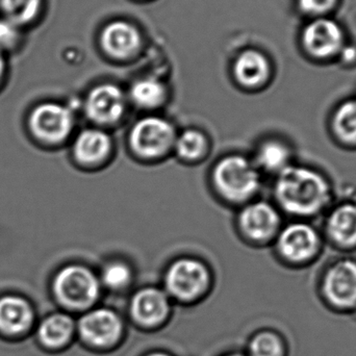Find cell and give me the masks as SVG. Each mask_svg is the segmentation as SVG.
I'll list each match as a JSON object with an SVG mask.
<instances>
[{
	"label": "cell",
	"instance_id": "9c48e42d",
	"mask_svg": "<svg viewBox=\"0 0 356 356\" xmlns=\"http://www.w3.org/2000/svg\"><path fill=\"white\" fill-rule=\"evenodd\" d=\"M305 51L317 60H330L340 56L345 46L344 33L338 23L330 19L317 18L312 21L302 33Z\"/></svg>",
	"mask_w": 356,
	"mask_h": 356
},
{
	"label": "cell",
	"instance_id": "5bb4252c",
	"mask_svg": "<svg viewBox=\"0 0 356 356\" xmlns=\"http://www.w3.org/2000/svg\"><path fill=\"white\" fill-rule=\"evenodd\" d=\"M102 44L110 56L116 58H129L139 50L141 35L129 23L115 21L102 31Z\"/></svg>",
	"mask_w": 356,
	"mask_h": 356
},
{
	"label": "cell",
	"instance_id": "4fadbf2b",
	"mask_svg": "<svg viewBox=\"0 0 356 356\" xmlns=\"http://www.w3.org/2000/svg\"><path fill=\"white\" fill-rule=\"evenodd\" d=\"M240 225L243 232L250 238L267 240L280 228V213L270 203H251L241 213Z\"/></svg>",
	"mask_w": 356,
	"mask_h": 356
},
{
	"label": "cell",
	"instance_id": "8992f818",
	"mask_svg": "<svg viewBox=\"0 0 356 356\" xmlns=\"http://www.w3.org/2000/svg\"><path fill=\"white\" fill-rule=\"evenodd\" d=\"M74 118L70 108L56 102L35 106L29 116V129L33 138L44 144L56 145L72 131Z\"/></svg>",
	"mask_w": 356,
	"mask_h": 356
},
{
	"label": "cell",
	"instance_id": "ba28073f",
	"mask_svg": "<svg viewBox=\"0 0 356 356\" xmlns=\"http://www.w3.org/2000/svg\"><path fill=\"white\" fill-rule=\"evenodd\" d=\"M171 123L159 117H147L136 123L131 134L134 150L140 156L154 158L162 156L175 142Z\"/></svg>",
	"mask_w": 356,
	"mask_h": 356
},
{
	"label": "cell",
	"instance_id": "d4e9b609",
	"mask_svg": "<svg viewBox=\"0 0 356 356\" xmlns=\"http://www.w3.org/2000/svg\"><path fill=\"white\" fill-rule=\"evenodd\" d=\"M177 154L184 160L198 159L207 148V139L200 131L188 129L175 139Z\"/></svg>",
	"mask_w": 356,
	"mask_h": 356
},
{
	"label": "cell",
	"instance_id": "7a4b0ae2",
	"mask_svg": "<svg viewBox=\"0 0 356 356\" xmlns=\"http://www.w3.org/2000/svg\"><path fill=\"white\" fill-rule=\"evenodd\" d=\"M56 300L71 311H89L102 291L99 278L87 267L69 265L56 273L52 282Z\"/></svg>",
	"mask_w": 356,
	"mask_h": 356
},
{
	"label": "cell",
	"instance_id": "8fae6325",
	"mask_svg": "<svg viewBox=\"0 0 356 356\" xmlns=\"http://www.w3.org/2000/svg\"><path fill=\"white\" fill-rule=\"evenodd\" d=\"M277 246L289 261L307 263L319 252L321 241L315 228L309 224L293 223L280 232Z\"/></svg>",
	"mask_w": 356,
	"mask_h": 356
},
{
	"label": "cell",
	"instance_id": "4dcf8cb0",
	"mask_svg": "<svg viewBox=\"0 0 356 356\" xmlns=\"http://www.w3.org/2000/svg\"><path fill=\"white\" fill-rule=\"evenodd\" d=\"M223 356H245L244 355H241V353H229V355H226Z\"/></svg>",
	"mask_w": 356,
	"mask_h": 356
},
{
	"label": "cell",
	"instance_id": "603a6c76",
	"mask_svg": "<svg viewBox=\"0 0 356 356\" xmlns=\"http://www.w3.org/2000/svg\"><path fill=\"white\" fill-rule=\"evenodd\" d=\"M286 355V347L284 339L272 330L257 332L249 342L248 356Z\"/></svg>",
	"mask_w": 356,
	"mask_h": 356
},
{
	"label": "cell",
	"instance_id": "277c9868",
	"mask_svg": "<svg viewBox=\"0 0 356 356\" xmlns=\"http://www.w3.org/2000/svg\"><path fill=\"white\" fill-rule=\"evenodd\" d=\"M76 332L86 346L106 350L122 339L124 325L116 312L97 307L86 312L76 323Z\"/></svg>",
	"mask_w": 356,
	"mask_h": 356
},
{
	"label": "cell",
	"instance_id": "cb8c5ba5",
	"mask_svg": "<svg viewBox=\"0 0 356 356\" xmlns=\"http://www.w3.org/2000/svg\"><path fill=\"white\" fill-rule=\"evenodd\" d=\"M2 12L6 20L18 25L31 22L41 8V0H1Z\"/></svg>",
	"mask_w": 356,
	"mask_h": 356
},
{
	"label": "cell",
	"instance_id": "d6986e66",
	"mask_svg": "<svg viewBox=\"0 0 356 356\" xmlns=\"http://www.w3.org/2000/svg\"><path fill=\"white\" fill-rule=\"evenodd\" d=\"M234 75L236 81L245 87H259L269 77V62L261 52L247 50L236 58Z\"/></svg>",
	"mask_w": 356,
	"mask_h": 356
},
{
	"label": "cell",
	"instance_id": "44dd1931",
	"mask_svg": "<svg viewBox=\"0 0 356 356\" xmlns=\"http://www.w3.org/2000/svg\"><path fill=\"white\" fill-rule=\"evenodd\" d=\"M332 129L339 140L347 145H356V99L347 100L337 108Z\"/></svg>",
	"mask_w": 356,
	"mask_h": 356
},
{
	"label": "cell",
	"instance_id": "e0dca14e",
	"mask_svg": "<svg viewBox=\"0 0 356 356\" xmlns=\"http://www.w3.org/2000/svg\"><path fill=\"white\" fill-rule=\"evenodd\" d=\"M328 234L338 246H356V204L345 203L334 209L327 220Z\"/></svg>",
	"mask_w": 356,
	"mask_h": 356
},
{
	"label": "cell",
	"instance_id": "52a82bcc",
	"mask_svg": "<svg viewBox=\"0 0 356 356\" xmlns=\"http://www.w3.org/2000/svg\"><path fill=\"white\" fill-rule=\"evenodd\" d=\"M322 293L338 311L356 309V261L342 259L334 264L324 275Z\"/></svg>",
	"mask_w": 356,
	"mask_h": 356
},
{
	"label": "cell",
	"instance_id": "9a60e30c",
	"mask_svg": "<svg viewBox=\"0 0 356 356\" xmlns=\"http://www.w3.org/2000/svg\"><path fill=\"white\" fill-rule=\"evenodd\" d=\"M33 312L24 298L8 295L0 298V330L8 334H18L31 326Z\"/></svg>",
	"mask_w": 356,
	"mask_h": 356
},
{
	"label": "cell",
	"instance_id": "83f0119b",
	"mask_svg": "<svg viewBox=\"0 0 356 356\" xmlns=\"http://www.w3.org/2000/svg\"><path fill=\"white\" fill-rule=\"evenodd\" d=\"M18 26L6 19L0 20V49L10 48L18 41Z\"/></svg>",
	"mask_w": 356,
	"mask_h": 356
},
{
	"label": "cell",
	"instance_id": "2e32d148",
	"mask_svg": "<svg viewBox=\"0 0 356 356\" xmlns=\"http://www.w3.org/2000/svg\"><path fill=\"white\" fill-rule=\"evenodd\" d=\"M112 142L108 134L99 129H86L77 136L73 145V154L79 162L95 164L102 162L110 154Z\"/></svg>",
	"mask_w": 356,
	"mask_h": 356
},
{
	"label": "cell",
	"instance_id": "6da1fadb",
	"mask_svg": "<svg viewBox=\"0 0 356 356\" xmlns=\"http://www.w3.org/2000/svg\"><path fill=\"white\" fill-rule=\"evenodd\" d=\"M275 195L289 213L312 216L321 211L330 201V186L326 178L313 169L286 167L278 173Z\"/></svg>",
	"mask_w": 356,
	"mask_h": 356
},
{
	"label": "cell",
	"instance_id": "f1b7e54d",
	"mask_svg": "<svg viewBox=\"0 0 356 356\" xmlns=\"http://www.w3.org/2000/svg\"><path fill=\"white\" fill-rule=\"evenodd\" d=\"M4 72V60L2 56L1 51H0V79H1L2 75Z\"/></svg>",
	"mask_w": 356,
	"mask_h": 356
},
{
	"label": "cell",
	"instance_id": "ac0fdd59",
	"mask_svg": "<svg viewBox=\"0 0 356 356\" xmlns=\"http://www.w3.org/2000/svg\"><path fill=\"white\" fill-rule=\"evenodd\" d=\"M75 332L76 324L70 316L54 314L42 322L38 330V337L44 347L58 349L68 345Z\"/></svg>",
	"mask_w": 356,
	"mask_h": 356
},
{
	"label": "cell",
	"instance_id": "ffe728a7",
	"mask_svg": "<svg viewBox=\"0 0 356 356\" xmlns=\"http://www.w3.org/2000/svg\"><path fill=\"white\" fill-rule=\"evenodd\" d=\"M257 161L264 170L280 173L290 166L291 152L282 142L270 140L257 150Z\"/></svg>",
	"mask_w": 356,
	"mask_h": 356
},
{
	"label": "cell",
	"instance_id": "f546056e",
	"mask_svg": "<svg viewBox=\"0 0 356 356\" xmlns=\"http://www.w3.org/2000/svg\"><path fill=\"white\" fill-rule=\"evenodd\" d=\"M145 356H171L170 355H167L165 353H149V355Z\"/></svg>",
	"mask_w": 356,
	"mask_h": 356
},
{
	"label": "cell",
	"instance_id": "7c38bea8",
	"mask_svg": "<svg viewBox=\"0 0 356 356\" xmlns=\"http://www.w3.org/2000/svg\"><path fill=\"white\" fill-rule=\"evenodd\" d=\"M87 116L102 124L116 122L125 110V97L120 88L102 85L92 90L85 102Z\"/></svg>",
	"mask_w": 356,
	"mask_h": 356
},
{
	"label": "cell",
	"instance_id": "3957f363",
	"mask_svg": "<svg viewBox=\"0 0 356 356\" xmlns=\"http://www.w3.org/2000/svg\"><path fill=\"white\" fill-rule=\"evenodd\" d=\"M213 179L220 193L234 201L250 198L261 182L257 167L241 156H229L220 161L213 171Z\"/></svg>",
	"mask_w": 356,
	"mask_h": 356
},
{
	"label": "cell",
	"instance_id": "30bf717a",
	"mask_svg": "<svg viewBox=\"0 0 356 356\" xmlns=\"http://www.w3.org/2000/svg\"><path fill=\"white\" fill-rule=\"evenodd\" d=\"M129 312L137 325L145 330H154L168 320L171 313L170 298L160 289H142L134 295Z\"/></svg>",
	"mask_w": 356,
	"mask_h": 356
},
{
	"label": "cell",
	"instance_id": "7402d4cb",
	"mask_svg": "<svg viewBox=\"0 0 356 356\" xmlns=\"http://www.w3.org/2000/svg\"><path fill=\"white\" fill-rule=\"evenodd\" d=\"M131 97L138 106L144 108H156L164 102L166 88L164 83L152 77L140 79L131 87Z\"/></svg>",
	"mask_w": 356,
	"mask_h": 356
},
{
	"label": "cell",
	"instance_id": "4316f807",
	"mask_svg": "<svg viewBox=\"0 0 356 356\" xmlns=\"http://www.w3.org/2000/svg\"><path fill=\"white\" fill-rule=\"evenodd\" d=\"M301 10L314 17H323L336 8L338 0H298Z\"/></svg>",
	"mask_w": 356,
	"mask_h": 356
},
{
	"label": "cell",
	"instance_id": "484cf974",
	"mask_svg": "<svg viewBox=\"0 0 356 356\" xmlns=\"http://www.w3.org/2000/svg\"><path fill=\"white\" fill-rule=\"evenodd\" d=\"M131 268L122 261H112L104 267L100 284L113 291H120L129 286L131 282Z\"/></svg>",
	"mask_w": 356,
	"mask_h": 356
},
{
	"label": "cell",
	"instance_id": "5b68a950",
	"mask_svg": "<svg viewBox=\"0 0 356 356\" xmlns=\"http://www.w3.org/2000/svg\"><path fill=\"white\" fill-rule=\"evenodd\" d=\"M209 282L211 277L204 264L192 259H178L165 276L167 294L182 302L199 298L209 288Z\"/></svg>",
	"mask_w": 356,
	"mask_h": 356
}]
</instances>
